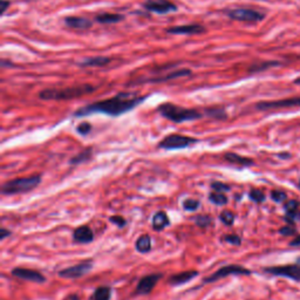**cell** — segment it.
<instances>
[{"instance_id":"15","label":"cell","mask_w":300,"mask_h":300,"mask_svg":"<svg viewBox=\"0 0 300 300\" xmlns=\"http://www.w3.org/2000/svg\"><path fill=\"white\" fill-rule=\"evenodd\" d=\"M192 74V71L188 68H182V69H177V71H173L170 73H166V74H157L154 79H149L148 83L151 84H159V83H167V81H171L175 79H178V77H183V76H188Z\"/></svg>"},{"instance_id":"1","label":"cell","mask_w":300,"mask_h":300,"mask_svg":"<svg viewBox=\"0 0 300 300\" xmlns=\"http://www.w3.org/2000/svg\"><path fill=\"white\" fill-rule=\"evenodd\" d=\"M147 96H138L131 93H119L118 95L109 99L97 101L88 106L81 107L74 113L76 118H85L92 114H104L109 116H120L132 111L141 104Z\"/></svg>"},{"instance_id":"26","label":"cell","mask_w":300,"mask_h":300,"mask_svg":"<svg viewBox=\"0 0 300 300\" xmlns=\"http://www.w3.org/2000/svg\"><path fill=\"white\" fill-rule=\"evenodd\" d=\"M209 201L216 205H225L228 203V197L223 193L212 192L209 195Z\"/></svg>"},{"instance_id":"45","label":"cell","mask_w":300,"mask_h":300,"mask_svg":"<svg viewBox=\"0 0 300 300\" xmlns=\"http://www.w3.org/2000/svg\"><path fill=\"white\" fill-rule=\"evenodd\" d=\"M294 84H295V85H299V86H300V76H299V77H297V79L294 80Z\"/></svg>"},{"instance_id":"12","label":"cell","mask_w":300,"mask_h":300,"mask_svg":"<svg viewBox=\"0 0 300 300\" xmlns=\"http://www.w3.org/2000/svg\"><path fill=\"white\" fill-rule=\"evenodd\" d=\"M256 107H257V109H259V111L300 107V97H291V99H284V100H278V101H267V102H259V103H257Z\"/></svg>"},{"instance_id":"10","label":"cell","mask_w":300,"mask_h":300,"mask_svg":"<svg viewBox=\"0 0 300 300\" xmlns=\"http://www.w3.org/2000/svg\"><path fill=\"white\" fill-rule=\"evenodd\" d=\"M162 277H163L162 274H151V275L144 276L143 278L139 280L138 285H136L135 294H139V295L149 294L150 292H153L155 286H156V284L159 282V279H161Z\"/></svg>"},{"instance_id":"28","label":"cell","mask_w":300,"mask_h":300,"mask_svg":"<svg viewBox=\"0 0 300 300\" xmlns=\"http://www.w3.org/2000/svg\"><path fill=\"white\" fill-rule=\"evenodd\" d=\"M194 221L200 228H206L212 223V218L208 215H198L194 218Z\"/></svg>"},{"instance_id":"41","label":"cell","mask_w":300,"mask_h":300,"mask_svg":"<svg viewBox=\"0 0 300 300\" xmlns=\"http://www.w3.org/2000/svg\"><path fill=\"white\" fill-rule=\"evenodd\" d=\"M10 5H11L10 0H0V12H2V15L6 12V10L9 9Z\"/></svg>"},{"instance_id":"11","label":"cell","mask_w":300,"mask_h":300,"mask_svg":"<svg viewBox=\"0 0 300 300\" xmlns=\"http://www.w3.org/2000/svg\"><path fill=\"white\" fill-rule=\"evenodd\" d=\"M264 271L275 276H282L294 280H300V265H283V266L265 267Z\"/></svg>"},{"instance_id":"18","label":"cell","mask_w":300,"mask_h":300,"mask_svg":"<svg viewBox=\"0 0 300 300\" xmlns=\"http://www.w3.org/2000/svg\"><path fill=\"white\" fill-rule=\"evenodd\" d=\"M65 25L69 27V29H74V30H88L91 29L93 22L89 20L87 18H83V17H66L64 19Z\"/></svg>"},{"instance_id":"23","label":"cell","mask_w":300,"mask_h":300,"mask_svg":"<svg viewBox=\"0 0 300 300\" xmlns=\"http://www.w3.org/2000/svg\"><path fill=\"white\" fill-rule=\"evenodd\" d=\"M135 248L140 253H148L151 250V238L149 235L140 236L135 243Z\"/></svg>"},{"instance_id":"30","label":"cell","mask_w":300,"mask_h":300,"mask_svg":"<svg viewBox=\"0 0 300 300\" xmlns=\"http://www.w3.org/2000/svg\"><path fill=\"white\" fill-rule=\"evenodd\" d=\"M200 201L193 200V198H188V200L183 202V209H184L185 211H195V210L200 208Z\"/></svg>"},{"instance_id":"42","label":"cell","mask_w":300,"mask_h":300,"mask_svg":"<svg viewBox=\"0 0 300 300\" xmlns=\"http://www.w3.org/2000/svg\"><path fill=\"white\" fill-rule=\"evenodd\" d=\"M11 235V231L10 230H7L5 228H2L0 229V239L4 240L6 238V237H9Z\"/></svg>"},{"instance_id":"20","label":"cell","mask_w":300,"mask_h":300,"mask_svg":"<svg viewBox=\"0 0 300 300\" xmlns=\"http://www.w3.org/2000/svg\"><path fill=\"white\" fill-rule=\"evenodd\" d=\"M111 62L112 59L108 57H91L81 61L80 66H83V67H104Z\"/></svg>"},{"instance_id":"22","label":"cell","mask_w":300,"mask_h":300,"mask_svg":"<svg viewBox=\"0 0 300 300\" xmlns=\"http://www.w3.org/2000/svg\"><path fill=\"white\" fill-rule=\"evenodd\" d=\"M224 158L227 159L228 162L233 163V165H239V166H243V167H250L253 165L252 159L240 156V155H238V154L228 153V154L224 155Z\"/></svg>"},{"instance_id":"36","label":"cell","mask_w":300,"mask_h":300,"mask_svg":"<svg viewBox=\"0 0 300 300\" xmlns=\"http://www.w3.org/2000/svg\"><path fill=\"white\" fill-rule=\"evenodd\" d=\"M223 240L227 241V243L232 244V245H240V243H241L240 237L237 236V235H225V236H223Z\"/></svg>"},{"instance_id":"38","label":"cell","mask_w":300,"mask_h":300,"mask_svg":"<svg viewBox=\"0 0 300 300\" xmlns=\"http://www.w3.org/2000/svg\"><path fill=\"white\" fill-rule=\"evenodd\" d=\"M285 220L288 222V223H295V222H299L300 221V211L287 212Z\"/></svg>"},{"instance_id":"37","label":"cell","mask_w":300,"mask_h":300,"mask_svg":"<svg viewBox=\"0 0 300 300\" xmlns=\"http://www.w3.org/2000/svg\"><path fill=\"white\" fill-rule=\"evenodd\" d=\"M271 197H272V200H274L275 202H277V203H280V202H284L287 198L285 193L277 192V190H275V192H272Z\"/></svg>"},{"instance_id":"25","label":"cell","mask_w":300,"mask_h":300,"mask_svg":"<svg viewBox=\"0 0 300 300\" xmlns=\"http://www.w3.org/2000/svg\"><path fill=\"white\" fill-rule=\"evenodd\" d=\"M112 298V287L99 286L92 295V300H111Z\"/></svg>"},{"instance_id":"33","label":"cell","mask_w":300,"mask_h":300,"mask_svg":"<svg viewBox=\"0 0 300 300\" xmlns=\"http://www.w3.org/2000/svg\"><path fill=\"white\" fill-rule=\"evenodd\" d=\"M76 131L79 132L80 135H83V136L88 135L89 132L92 131V124L89 123V122H83V123H80L79 126L76 127Z\"/></svg>"},{"instance_id":"27","label":"cell","mask_w":300,"mask_h":300,"mask_svg":"<svg viewBox=\"0 0 300 300\" xmlns=\"http://www.w3.org/2000/svg\"><path fill=\"white\" fill-rule=\"evenodd\" d=\"M205 114L210 116V118L216 119V120L227 119V113H225L224 109H222V108H209L205 111Z\"/></svg>"},{"instance_id":"13","label":"cell","mask_w":300,"mask_h":300,"mask_svg":"<svg viewBox=\"0 0 300 300\" xmlns=\"http://www.w3.org/2000/svg\"><path fill=\"white\" fill-rule=\"evenodd\" d=\"M13 277H17L19 279H24V280H29V282H33V283H38V284H42L46 282V277L40 274L39 271L32 270V268H24V267H14L12 272Z\"/></svg>"},{"instance_id":"39","label":"cell","mask_w":300,"mask_h":300,"mask_svg":"<svg viewBox=\"0 0 300 300\" xmlns=\"http://www.w3.org/2000/svg\"><path fill=\"white\" fill-rule=\"evenodd\" d=\"M270 65H276V62H265V64H260L259 66L255 65V66H252L251 72H260V71H263V69L271 67Z\"/></svg>"},{"instance_id":"44","label":"cell","mask_w":300,"mask_h":300,"mask_svg":"<svg viewBox=\"0 0 300 300\" xmlns=\"http://www.w3.org/2000/svg\"><path fill=\"white\" fill-rule=\"evenodd\" d=\"M300 244V236H298L293 241H292L291 245H299Z\"/></svg>"},{"instance_id":"6","label":"cell","mask_w":300,"mask_h":300,"mask_svg":"<svg viewBox=\"0 0 300 300\" xmlns=\"http://www.w3.org/2000/svg\"><path fill=\"white\" fill-rule=\"evenodd\" d=\"M225 14L230 19L237 21H245V22H258L262 21L265 18V13L260 11L252 10V9H231L225 11Z\"/></svg>"},{"instance_id":"16","label":"cell","mask_w":300,"mask_h":300,"mask_svg":"<svg viewBox=\"0 0 300 300\" xmlns=\"http://www.w3.org/2000/svg\"><path fill=\"white\" fill-rule=\"evenodd\" d=\"M198 275H200V272L195 270L183 271V272H180V274H175L171 276L168 280V283L171 286H180V285H183V284L192 282V280L196 278Z\"/></svg>"},{"instance_id":"3","label":"cell","mask_w":300,"mask_h":300,"mask_svg":"<svg viewBox=\"0 0 300 300\" xmlns=\"http://www.w3.org/2000/svg\"><path fill=\"white\" fill-rule=\"evenodd\" d=\"M157 111L163 118L167 120L173 121L175 123H183L188 122V121H195L201 119L203 114L198 112L197 109L192 108H184L177 104H174L171 102H166L158 106Z\"/></svg>"},{"instance_id":"7","label":"cell","mask_w":300,"mask_h":300,"mask_svg":"<svg viewBox=\"0 0 300 300\" xmlns=\"http://www.w3.org/2000/svg\"><path fill=\"white\" fill-rule=\"evenodd\" d=\"M249 276L251 275V271L248 270V268H245L243 266H240V265H235V264H231V265H225V266L221 267L220 270H217L215 274L210 275L209 277H206L204 278L203 282L204 283H215L218 282V280L223 279V278H227L228 276Z\"/></svg>"},{"instance_id":"32","label":"cell","mask_w":300,"mask_h":300,"mask_svg":"<svg viewBox=\"0 0 300 300\" xmlns=\"http://www.w3.org/2000/svg\"><path fill=\"white\" fill-rule=\"evenodd\" d=\"M211 188H212L213 192L225 193V192H229V190L231 189V186L225 184V183H222V182H212L211 183Z\"/></svg>"},{"instance_id":"14","label":"cell","mask_w":300,"mask_h":300,"mask_svg":"<svg viewBox=\"0 0 300 300\" xmlns=\"http://www.w3.org/2000/svg\"><path fill=\"white\" fill-rule=\"evenodd\" d=\"M205 27L198 24H189L169 27L167 30V33L169 34H181V36H194V34H202L205 32Z\"/></svg>"},{"instance_id":"46","label":"cell","mask_w":300,"mask_h":300,"mask_svg":"<svg viewBox=\"0 0 300 300\" xmlns=\"http://www.w3.org/2000/svg\"><path fill=\"white\" fill-rule=\"evenodd\" d=\"M298 264H299V265H300V258H299V259H298Z\"/></svg>"},{"instance_id":"43","label":"cell","mask_w":300,"mask_h":300,"mask_svg":"<svg viewBox=\"0 0 300 300\" xmlns=\"http://www.w3.org/2000/svg\"><path fill=\"white\" fill-rule=\"evenodd\" d=\"M62 300H80V297L77 294H68Z\"/></svg>"},{"instance_id":"19","label":"cell","mask_w":300,"mask_h":300,"mask_svg":"<svg viewBox=\"0 0 300 300\" xmlns=\"http://www.w3.org/2000/svg\"><path fill=\"white\" fill-rule=\"evenodd\" d=\"M151 225H153V229L155 231H162L165 230L168 225L170 224L169 217L165 211H157L153 216V220H151Z\"/></svg>"},{"instance_id":"21","label":"cell","mask_w":300,"mask_h":300,"mask_svg":"<svg viewBox=\"0 0 300 300\" xmlns=\"http://www.w3.org/2000/svg\"><path fill=\"white\" fill-rule=\"evenodd\" d=\"M123 15L120 13H109V12H103L96 15V21L100 22V24H116V22H120L123 20Z\"/></svg>"},{"instance_id":"40","label":"cell","mask_w":300,"mask_h":300,"mask_svg":"<svg viewBox=\"0 0 300 300\" xmlns=\"http://www.w3.org/2000/svg\"><path fill=\"white\" fill-rule=\"evenodd\" d=\"M279 232L282 233L283 236H291V235H294L295 230L292 227H284L279 230Z\"/></svg>"},{"instance_id":"35","label":"cell","mask_w":300,"mask_h":300,"mask_svg":"<svg viewBox=\"0 0 300 300\" xmlns=\"http://www.w3.org/2000/svg\"><path fill=\"white\" fill-rule=\"evenodd\" d=\"M299 206L300 204L298 203V201H288L285 203V205H284V208H285V210L287 212H295V211H299Z\"/></svg>"},{"instance_id":"5","label":"cell","mask_w":300,"mask_h":300,"mask_svg":"<svg viewBox=\"0 0 300 300\" xmlns=\"http://www.w3.org/2000/svg\"><path fill=\"white\" fill-rule=\"evenodd\" d=\"M198 143V140L181 134H170L166 136L161 142L158 143V148L166 150H178L185 149V148L193 147L194 144Z\"/></svg>"},{"instance_id":"4","label":"cell","mask_w":300,"mask_h":300,"mask_svg":"<svg viewBox=\"0 0 300 300\" xmlns=\"http://www.w3.org/2000/svg\"><path fill=\"white\" fill-rule=\"evenodd\" d=\"M41 182V175H33L29 177H20L11 180L9 182L4 183L2 186V194L6 196L11 195H19V194H26L32 192L40 184Z\"/></svg>"},{"instance_id":"17","label":"cell","mask_w":300,"mask_h":300,"mask_svg":"<svg viewBox=\"0 0 300 300\" xmlns=\"http://www.w3.org/2000/svg\"><path fill=\"white\" fill-rule=\"evenodd\" d=\"M73 239L79 244H89L94 240V233L87 225L76 228L73 231Z\"/></svg>"},{"instance_id":"9","label":"cell","mask_w":300,"mask_h":300,"mask_svg":"<svg viewBox=\"0 0 300 300\" xmlns=\"http://www.w3.org/2000/svg\"><path fill=\"white\" fill-rule=\"evenodd\" d=\"M143 7L148 12L157 14H167L177 11L176 4L170 2V0H147L143 4Z\"/></svg>"},{"instance_id":"47","label":"cell","mask_w":300,"mask_h":300,"mask_svg":"<svg viewBox=\"0 0 300 300\" xmlns=\"http://www.w3.org/2000/svg\"><path fill=\"white\" fill-rule=\"evenodd\" d=\"M299 186H300V183H299Z\"/></svg>"},{"instance_id":"24","label":"cell","mask_w":300,"mask_h":300,"mask_svg":"<svg viewBox=\"0 0 300 300\" xmlns=\"http://www.w3.org/2000/svg\"><path fill=\"white\" fill-rule=\"evenodd\" d=\"M92 156H93V149L92 148H87V149L83 150L81 153H79L74 157H72L69 163H71V165H73V166L83 165V163L89 161V159L92 158Z\"/></svg>"},{"instance_id":"8","label":"cell","mask_w":300,"mask_h":300,"mask_svg":"<svg viewBox=\"0 0 300 300\" xmlns=\"http://www.w3.org/2000/svg\"><path fill=\"white\" fill-rule=\"evenodd\" d=\"M93 268V260L88 259L85 260V262L74 265V266L64 268L58 272V275L62 278H69V279H74V278H81V277L87 275L88 272H91Z\"/></svg>"},{"instance_id":"2","label":"cell","mask_w":300,"mask_h":300,"mask_svg":"<svg viewBox=\"0 0 300 300\" xmlns=\"http://www.w3.org/2000/svg\"><path fill=\"white\" fill-rule=\"evenodd\" d=\"M96 89L94 86L85 84V85H76L71 86V87L66 88H47L44 89L39 93V97L41 100H71L75 99V97H80L87 94H91Z\"/></svg>"},{"instance_id":"29","label":"cell","mask_w":300,"mask_h":300,"mask_svg":"<svg viewBox=\"0 0 300 300\" xmlns=\"http://www.w3.org/2000/svg\"><path fill=\"white\" fill-rule=\"evenodd\" d=\"M220 220L222 221V223L230 227V225H232L233 223H235V213L227 210V211H223L221 213Z\"/></svg>"},{"instance_id":"31","label":"cell","mask_w":300,"mask_h":300,"mask_svg":"<svg viewBox=\"0 0 300 300\" xmlns=\"http://www.w3.org/2000/svg\"><path fill=\"white\" fill-rule=\"evenodd\" d=\"M250 198L253 202H256V203H263L265 201V195L258 189H253L250 193Z\"/></svg>"},{"instance_id":"34","label":"cell","mask_w":300,"mask_h":300,"mask_svg":"<svg viewBox=\"0 0 300 300\" xmlns=\"http://www.w3.org/2000/svg\"><path fill=\"white\" fill-rule=\"evenodd\" d=\"M109 221H111V223L115 224L118 228H123V227H126V224H127L126 218L122 217V216H119V215L111 216L109 217Z\"/></svg>"}]
</instances>
